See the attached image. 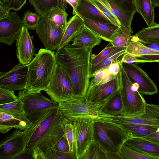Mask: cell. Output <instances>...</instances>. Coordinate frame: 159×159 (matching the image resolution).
<instances>
[{
  "label": "cell",
  "instance_id": "6da1fadb",
  "mask_svg": "<svg viewBox=\"0 0 159 159\" xmlns=\"http://www.w3.org/2000/svg\"><path fill=\"white\" fill-rule=\"evenodd\" d=\"M92 51L69 44L55 52L56 62L69 76L78 98L85 96L89 86Z\"/></svg>",
  "mask_w": 159,
  "mask_h": 159
},
{
  "label": "cell",
  "instance_id": "7a4b0ae2",
  "mask_svg": "<svg viewBox=\"0 0 159 159\" xmlns=\"http://www.w3.org/2000/svg\"><path fill=\"white\" fill-rule=\"evenodd\" d=\"M30 63L25 89L30 92L46 91L49 84L56 61L55 52L41 48Z\"/></svg>",
  "mask_w": 159,
  "mask_h": 159
},
{
  "label": "cell",
  "instance_id": "3957f363",
  "mask_svg": "<svg viewBox=\"0 0 159 159\" xmlns=\"http://www.w3.org/2000/svg\"><path fill=\"white\" fill-rule=\"evenodd\" d=\"M107 100L94 103L84 98H76L59 103V108L64 116L73 121L75 120L106 122L118 124L116 116L107 114L102 111Z\"/></svg>",
  "mask_w": 159,
  "mask_h": 159
},
{
  "label": "cell",
  "instance_id": "277c9868",
  "mask_svg": "<svg viewBox=\"0 0 159 159\" xmlns=\"http://www.w3.org/2000/svg\"><path fill=\"white\" fill-rule=\"evenodd\" d=\"M66 118L59 107L52 110L33 134L27 145L25 154L31 155L33 149L36 146L43 151L46 148H52L64 135L61 124Z\"/></svg>",
  "mask_w": 159,
  "mask_h": 159
},
{
  "label": "cell",
  "instance_id": "5b68a950",
  "mask_svg": "<svg viewBox=\"0 0 159 159\" xmlns=\"http://www.w3.org/2000/svg\"><path fill=\"white\" fill-rule=\"evenodd\" d=\"M95 140L107 153L110 159H121L120 152L130 138L122 125L109 122L94 123Z\"/></svg>",
  "mask_w": 159,
  "mask_h": 159
},
{
  "label": "cell",
  "instance_id": "8992f818",
  "mask_svg": "<svg viewBox=\"0 0 159 159\" xmlns=\"http://www.w3.org/2000/svg\"><path fill=\"white\" fill-rule=\"evenodd\" d=\"M119 72L120 93L123 109L121 114L125 116L132 117L140 116L145 112L146 103L142 94L138 91L137 84L130 80L120 61Z\"/></svg>",
  "mask_w": 159,
  "mask_h": 159
},
{
  "label": "cell",
  "instance_id": "52a82bcc",
  "mask_svg": "<svg viewBox=\"0 0 159 159\" xmlns=\"http://www.w3.org/2000/svg\"><path fill=\"white\" fill-rule=\"evenodd\" d=\"M46 92L54 102L60 103L77 98L69 76L60 65L56 62Z\"/></svg>",
  "mask_w": 159,
  "mask_h": 159
},
{
  "label": "cell",
  "instance_id": "ba28073f",
  "mask_svg": "<svg viewBox=\"0 0 159 159\" xmlns=\"http://www.w3.org/2000/svg\"><path fill=\"white\" fill-rule=\"evenodd\" d=\"M18 96L24 103L27 117L33 122L47 111L59 107V103L43 95L41 92L19 90Z\"/></svg>",
  "mask_w": 159,
  "mask_h": 159
},
{
  "label": "cell",
  "instance_id": "9c48e42d",
  "mask_svg": "<svg viewBox=\"0 0 159 159\" xmlns=\"http://www.w3.org/2000/svg\"><path fill=\"white\" fill-rule=\"evenodd\" d=\"M72 122L74 133V153L76 159H79L95 141V122L78 120Z\"/></svg>",
  "mask_w": 159,
  "mask_h": 159
},
{
  "label": "cell",
  "instance_id": "30bf717a",
  "mask_svg": "<svg viewBox=\"0 0 159 159\" xmlns=\"http://www.w3.org/2000/svg\"><path fill=\"white\" fill-rule=\"evenodd\" d=\"M118 20L121 25L132 30L131 25L136 11L135 0H97Z\"/></svg>",
  "mask_w": 159,
  "mask_h": 159
},
{
  "label": "cell",
  "instance_id": "8fae6325",
  "mask_svg": "<svg viewBox=\"0 0 159 159\" xmlns=\"http://www.w3.org/2000/svg\"><path fill=\"white\" fill-rule=\"evenodd\" d=\"M119 71L116 77L104 83L97 84L93 78L84 98L90 102L98 103L107 100L118 90L120 88Z\"/></svg>",
  "mask_w": 159,
  "mask_h": 159
},
{
  "label": "cell",
  "instance_id": "7c38bea8",
  "mask_svg": "<svg viewBox=\"0 0 159 159\" xmlns=\"http://www.w3.org/2000/svg\"><path fill=\"white\" fill-rule=\"evenodd\" d=\"M122 64L131 81L138 85V91L141 94L151 95L158 93L157 88L154 82L137 63L122 62Z\"/></svg>",
  "mask_w": 159,
  "mask_h": 159
},
{
  "label": "cell",
  "instance_id": "4fadbf2b",
  "mask_svg": "<svg viewBox=\"0 0 159 159\" xmlns=\"http://www.w3.org/2000/svg\"><path fill=\"white\" fill-rule=\"evenodd\" d=\"M22 130L16 129L0 143V159H14L24 154L27 144Z\"/></svg>",
  "mask_w": 159,
  "mask_h": 159
},
{
  "label": "cell",
  "instance_id": "5bb4252c",
  "mask_svg": "<svg viewBox=\"0 0 159 159\" xmlns=\"http://www.w3.org/2000/svg\"><path fill=\"white\" fill-rule=\"evenodd\" d=\"M65 30L55 27L47 16L42 18L35 29L36 32L45 49L52 51L57 50Z\"/></svg>",
  "mask_w": 159,
  "mask_h": 159
},
{
  "label": "cell",
  "instance_id": "9a60e30c",
  "mask_svg": "<svg viewBox=\"0 0 159 159\" xmlns=\"http://www.w3.org/2000/svg\"><path fill=\"white\" fill-rule=\"evenodd\" d=\"M28 66L20 63L10 70L0 72V87L15 91L25 89L26 85Z\"/></svg>",
  "mask_w": 159,
  "mask_h": 159
},
{
  "label": "cell",
  "instance_id": "2e32d148",
  "mask_svg": "<svg viewBox=\"0 0 159 159\" xmlns=\"http://www.w3.org/2000/svg\"><path fill=\"white\" fill-rule=\"evenodd\" d=\"M24 26L22 20L16 12H10L0 19V42L11 46L18 38Z\"/></svg>",
  "mask_w": 159,
  "mask_h": 159
},
{
  "label": "cell",
  "instance_id": "e0dca14e",
  "mask_svg": "<svg viewBox=\"0 0 159 159\" xmlns=\"http://www.w3.org/2000/svg\"><path fill=\"white\" fill-rule=\"evenodd\" d=\"M33 37L24 26L16 40V55L20 63L28 65L34 58L35 51L33 42Z\"/></svg>",
  "mask_w": 159,
  "mask_h": 159
},
{
  "label": "cell",
  "instance_id": "ac0fdd59",
  "mask_svg": "<svg viewBox=\"0 0 159 159\" xmlns=\"http://www.w3.org/2000/svg\"><path fill=\"white\" fill-rule=\"evenodd\" d=\"M118 124H133L159 127V105L146 103L145 112L139 116L129 117L121 114L116 116Z\"/></svg>",
  "mask_w": 159,
  "mask_h": 159
},
{
  "label": "cell",
  "instance_id": "d6986e66",
  "mask_svg": "<svg viewBox=\"0 0 159 159\" xmlns=\"http://www.w3.org/2000/svg\"><path fill=\"white\" fill-rule=\"evenodd\" d=\"M126 51L137 58L159 62V51L146 47L135 35H132Z\"/></svg>",
  "mask_w": 159,
  "mask_h": 159
},
{
  "label": "cell",
  "instance_id": "ffe728a7",
  "mask_svg": "<svg viewBox=\"0 0 159 159\" xmlns=\"http://www.w3.org/2000/svg\"><path fill=\"white\" fill-rule=\"evenodd\" d=\"M125 144L151 159H159V144L141 138H131Z\"/></svg>",
  "mask_w": 159,
  "mask_h": 159
},
{
  "label": "cell",
  "instance_id": "44dd1931",
  "mask_svg": "<svg viewBox=\"0 0 159 159\" xmlns=\"http://www.w3.org/2000/svg\"><path fill=\"white\" fill-rule=\"evenodd\" d=\"M79 16L87 28L102 40L109 42L112 35L119 27L113 23H105Z\"/></svg>",
  "mask_w": 159,
  "mask_h": 159
},
{
  "label": "cell",
  "instance_id": "7402d4cb",
  "mask_svg": "<svg viewBox=\"0 0 159 159\" xmlns=\"http://www.w3.org/2000/svg\"><path fill=\"white\" fill-rule=\"evenodd\" d=\"M72 14H78L85 17L102 22L112 23L95 6L88 0H79L76 8Z\"/></svg>",
  "mask_w": 159,
  "mask_h": 159
},
{
  "label": "cell",
  "instance_id": "603a6c76",
  "mask_svg": "<svg viewBox=\"0 0 159 159\" xmlns=\"http://www.w3.org/2000/svg\"><path fill=\"white\" fill-rule=\"evenodd\" d=\"M84 25L83 19L78 14L74 15L71 17L67 22L62 38L57 50H58L69 44Z\"/></svg>",
  "mask_w": 159,
  "mask_h": 159
},
{
  "label": "cell",
  "instance_id": "cb8c5ba5",
  "mask_svg": "<svg viewBox=\"0 0 159 159\" xmlns=\"http://www.w3.org/2000/svg\"><path fill=\"white\" fill-rule=\"evenodd\" d=\"M101 40L84 25L72 40L71 44L87 47L92 50L94 47L100 44Z\"/></svg>",
  "mask_w": 159,
  "mask_h": 159
},
{
  "label": "cell",
  "instance_id": "d4e9b609",
  "mask_svg": "<svg viewBox=\"0 0 159 159\" xmlns=\"http://www.w3.org/2000/svg\"><path fill=\"white\" fill-rule=\"evenodd\" d=\"M31 124L11 115L0 112V132L2 134L8 132L12 128L25 130Z\"/></svg>",
  "mask_w": 159,
  "mask_h": 159
},
{
  "label": "cell",
  "instance_id": "484cf974",
  "mask_svg": "<svg viewBox=\"0 0 159 159\" xmlns=\"http://www.w3.org/2000/svg\"><path fill=\"white\" fill-rule=\"evenodd\" d=\"M126 48H116L101 62L90 69V77L92 78L99 70L108 67L111 64L119 61L126 52Z\"/></svg>",
  "mask_w": 159,
  "mask_h": 159
},
{
  "label": "cell",
  "instance_id": "4316f807",
  "mask_svg": "<svg viewBox=\"0 0 159 159\" xmlns=\"http://www.w3.org/2000/svg\"><path fill=\"white\" fill-rule=\"evenodd\" d=\"M15 101L8 103L0 105V112L11 115L20 120L30 123L32 122L26 116L24 103L18 96Z\"/></svg>",
  "mask_w": 159,
  "mask_h": 159
},
{
  "label": "cell",
  "instance_id": "83f0119b",
  "mask_svg": "<svg viewBox=\"0 0 159 159\" xmlns=\"http://www.w3.org/2000/svg\"><path fill=\"white\" fill-rule=\"evenodd\" d=\"M136 11L143 17L148 27L154 23V7L151 0H135Z\"/></svg>",
  "mask_w": 159,
  "mask_h": 159
},
{
  "label": "cell",
  "instance_id": "f1b7e54d",
  "mask_svg": "<svg viewBox=\"0 0 159 159\" xmlns=\"http://www.w3.org/2000/svg\"><path fill=\"white\" fill-rule=\"evenodd\" d=\"M133 31L120 25L111 37L110 43L116 48H126L132 37Z\"/></svg>",
  "mask_w": 159,
  "mask_h": 159
},
{
  "label": "cell",
  "instance_id": "f546056e",
  "mask_svg": "<svg viewBox=\"0 0 159 159\" xmlns=\"http://www.w3.org/2000/svg\"><path fill=\"white\" fill-rule=\"evenodd\" d=\"M130 139L131 138H142L156 131L159 127L133 124H122Z\"/></svg>",
  "mask_w": 159,
  "mask_h": 159
},
{
  "label": "cell",
  "instance_id": "4dcf8cb0",
  "mask_svg": "<svg viewBox=\"0 0 159 159\" xmlns=\"http://www.w3.org/2000/svg\"><path fill=\"white\" fill-rule=\"evenodd\" d=\"M123 109V105L119 89L108 99L102 111L107 114L116 116L121 114Z\"/></svg>",
  "mask_w": 159,
  "mask_h": 159
},
{
  "label": "cell",
  "instance_id": "1f68e13d",
  "mask_svg": "<svg viewBox=\"0 0 159 159\" xmlns=\"http://www.w3.org/2000/svg\"><path fill=\"white\" fill-rule=\"evenodd\" d=\"M34 11L41 17L47 16L52 9L59 7L60 0H29ZM60 8V7H59Z\"/></svg>",
  "mask_w": 159,
  "mask_h": 159
},
{
  "label": "cell",
  "instance_id": "d6a6232c",
  "mask_svg": "<svg viewBox=\"0 0 159 159\" xmlns=\"http://www.w3.org/2000/svg\"><path fill=\"white\" fill-rule=\"evenodd\" d=\"M68 15L65 10L57 7L51 10L46 16L55 27L65 30L67 23Z\"/></svg>",
  "mask_w": 159,
  "mask_h": 159
},
{
  "label": "cell",
  "instance_id": "836d02e7",
  "mask_svg": "<svg viewBox=\"0 0 159 159\" xmlns=\"http://www.w3.org/2000/svg\"><path fill=\"white\" fill-rule=\"evenodd\" d=\"M79 159H110L107 153L95 140Z\"/></svg>",
  "mask_w": 159,
  "mask_h": 159
},
{
  "label": "cell",
  "instance_id": "e575fe53",
  "mask_svg": "<svg viewBox=\"0 0 159 159\" xmlns=\"http://www.w3.org/2000/svg\"><path fill=\"white\" fill-rule=\"evenodd\" d=\"M142 42L159 41V24L142 28L135 34Z\"/></svg>",
  "mask_w": 159,
  "mask_h": 159
},
{
  "label": "cell",
  "instance_id": "d590c367",
  "mask_svg": "<svg viewBox=\"0 0 159 159\" xmlns=\"http://www.w3.org/2000/svg\"><path fill=\"white\" fill-rule=\"evenodd\" d=\"M61 126L64 132V135L68 141L70 152L75 154L74 133L73 122L67 118L62 122Z\"/></svg>",
  "mask_w": 159,
  "mask_h": 159
},
{
  "label": "cell",
  "instance_id": "8d00e7d4",
  "mask_svg": "<svg viewBox=\"0 0 159 159\" xmlns=\"http://www.w3.org/2000/svg\"><path fill=\"white\" fill-rule=\"evenodd\" d=\"M40 18L37 13L27 11L24 13L22 20L24 26L28 30H35L39 23Z\"/></svg>",
  "mask_w": 159,
  "mask_h": 159
},
{
  "label": "cell",
  "instance_id": "74e56055",
  "mask_svg": "<svg viewBox=\"0 0 159 159\" xmlns=\"http://www.w3.org/2000/svg\"><path fill=\"white\" fill-rule=\"evenodd\" d=\"M121 159H151L128 147L125 143L122 146L120 152Z\"/></svg>",
  "mask_w": 159,
  "mask_h": 159
},
{
  "label": "cell",
  "instance_id": "f35d334b",
  "mask_svg": "<svg viewBox=\"0 0 159 159\" xmlns=\"http://www.w3.org/2000/svg\"><path fill=\"white\" fill-rule=\"evenodd\" d=\"M110 43L97 55L91 54L90 58V69L98 64L116 48Z\"/></svg>",
  "mask_w": 159,
  "mask_h": 159
},
{
  "label": "cell",
  "instance_id": "ab89813d",
  "mask_svg": "<svg viewBox=\"0 0 159 159\" xmlns=\"http://www.w3.org/2000/svg\"><path fill=\"white\" fill-rule=\"evenodd\" d=\"M44 151L45 153L47 159H76L75 154L70 152H61L51 148H46Z\"/></svg>",
  "mask_w": 159,
  "mask_h": 159
},
{
  "label": "cell",
  "instance_id": "60d3db41",
  "mask_svg": "<svg viewBox=\"0 0 159 159\" xmlns=\"http://www.w3.org/2000/svg\"><path fill=\"white\" fill-rule=\"evenodd\" d=\"M97 7L113 24L119 27L120 24L117 19L114 16L105 6L97 0H88Z\"/></svg>",
  "mask_w": 159,
  "mask_h": 159
},
{
  "label": "cell",
  "instance_id": "b9f144b4",
  "mask_svg": "<svg viewBox=\"0 0 159 159\" xmlns=\"http://www.w3.org/2000/svg\"><path fill=\"white\" fill-rule=\"evenodd\" d=\"M14 91L0 87V105L14 102L18 99Z\"/></svg>",
  "mask_w": 159,
  "mask_h": 159
},
{
  "label": "cell",
  "instance_id": "7bdbcfd3",
  "mask_svg": "<svg viewBox=\"0 0 159 159\" xmlns=\"http://www.w3.org/2000/svg\"><path fill=\"white\" fill-rule=\"evenodd\" d=\"M26 2V0H0V4L10 11L20 10Z\"/></svg>",
  "mask_w": 159,
  "mask_h": 159
},
{
  "label": "cell",
  "instance_id": "ee69618b",
  "mask_svg": "<svg viewBox=\"0 0 159 159\" xmlns=\"http://www.w3.org/2000/svg\"><path fill=\"white\" fill-rule=\"evenodd\" d=\"M52 148L61 152H70L69 144L68 141L64 135L56 143Z\"/></svg>",
  "mask_w": 159,
  "mask_h": 159
},
{
  "label": "cell",
  "instance_id": "f6af8a7d",
  "mask_svg": "<svg viewBox=\"0 0 159 159\" xmlns=\"http://www.w3.org/2000/svg\"><path fill=\"white\" fill-rule=\"evenodd\" d=\"M120 61L123 63L127 64L152 62L149 60L137 58L127 53L126 52L122 56Z\"/></svg>",
  "mask_w": 159,
  "mask_h": 159
},
{
  "label": "cell",
  "instance_id": "bcb514c9",
  "mask_svg": "<svg viewBox=\"0 0 159 159\" xmlns=\"http://www.w3.org/2000/svg\"><path fill=\"white\" fill-rule=\"evenodd\" d=\"M31 154L34 159H47L44 151L38 146L34 148Z\"/></svg>",
  "mask_w": 159,
  "mask_h": 159
},
{
  "label": "cell",
  "instance_id": "7dc6e473",
  "mask_svg": "<svg viewBox=\"0 0 159 159\" xmlns=\"http://www.w3.org/2000/svg\"><path fill=\"white\" fill-rule=\"evenodd\" d=\"M107 70V67L99 70L95 74L92 78L96 84L98 85L100 84Z\"/></svg>",
  "mask_w": 159,
  "mask_h": 159
},
{
  "label": "cell",
  "instance_id": "c3c4849f",
  "mask_svg": "<svg viewBox=\"0 0 159 159\" xmlns=\"http://www.w3.org/2000/svg\"><path fill=\"white\" fill-rule=\"evenodd\" d=\"M141 138L159 144V127L155 132Z\"/></svg>",
  "mask_w": 159,
  "mask_h": 159
},
{
  "label": "cell",
  "instance_id": "681fc988",
  "mask_svg": "<svg viewBox=\"0 0 159 159\" xmlns=\"http://www.w3.org/2000/svg\"><path fill=\"white\" fill-rule=\"evenodd\" d=\"M141 41L146 47L154 50L159 51V41Z\"/></svg>",
  "mask_w": 159,
  "mask_h": 159
},
{
  "label": "cell",
  "instance_id": "f907efd6",
  "mask_svg": "<svg viewBox=\"0 0 159 159\" xmlns=\"http://www.w3.org/2000/svg\"><path fill=\"white\" fill-rule=\"evenodd\" d=\"M120 61L118 62L111 64L107 67V68L108 71L114 75H116L119 72L120 70L119 64Z\"/></svg>",
  "mask_w": 159,
  "mask_h": 159
},
{
  "label": "cell",
  "instance_id": "816d5d0a",
  "mask_svg": "<svg viewBox=\"0 0 159 159\" xmlns=\"http://www.w3.org/2000/svg\"><path fill=\"white\" fill-rule=\"evenodd\" d=\"M10 10L0 4V19L7 16L9 13Z\"/></svg>",
  "mask_w": 159,
  "mask_h": 159
},
{
  "label": "cell",
  "instance_id": "f5cc1de1",
  "mask_svg": "<svg viewBox=\"0 0 159 159\" xmlns=\"http://www.w3.org/2000/svg\"><path fill=\"white\" fill-rule=\"evenodd\" d=\"M73 8V10H75L77 7L79 2V0H66Z\"/></svg>",
  "mask_w": 159,
  "mask_h": 159
},
{
  "label": "cell",
  "instance_id": "db71d44e",
  "mask_svg": "<svg viewBox=\"0 0 159 159\" xmlns=\"http://www.w3.org/2000/svg\"><path fill=\"white\" fill-rule=\"evenodd\" d=\"M152 4L154 8L159 7V0H151Z\"/></svg>",
  "mask_w": 159,
  "mask_h": 159
}]
</instances>
